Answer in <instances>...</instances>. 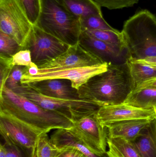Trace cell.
Listing matches in <instances>:
<instances>
[{"label": "cell", "mask_w": 156, "mask_h": 157, "mask_svg": "<svg viewBox=\"0 0 156 157\" xmlns=\"http://www.w3.org/2000/svg\"><path fill=\"white\" fill-rule=\"evenodd\" d=\"M103 63L78 42L70 46L65 52L55 59L41 63L38 67L41 70L63 69L87 67Z\"/></svg>", "instance_id": "11"}, {"label": "cell", "mask_w": 156, "mask_h": 157, "mask_svg": "<svg viewBox=\"0 0 156 157\" xmlns=\"http://www.w3.org/2000/svg\"><path fill=\"white\" fill-rule=\"evenodd\" d=\"M79 43L103 63H124L129 58L127 51L94 38L84 32H82Z\"/></svg>", "instance_id": "13"}, {"label": "cell", "mask_w": 156, "mask_h": 157, "mask_svg": "<svg viewBox=\"0 0 156 157\" xmlns=\"http://www.w3.org/2000/svg\"><path fill=\"white\" fill-rule=\"evenodd\" d=\"M0 133L5 142L35 152L40 135L11 115L0 111Z\"/></svg>", "instance_id": "10"}, {"label": "cell", "mask_w": 156, "mask_h": 157, "mask_svg": "<svg viewBox=\"0 0 156 157\" xmlns=\"http://www.w3.org/2000/svg\"><path fill=\"white\" fill-rule=\"evenodd\" d=\"M108 157H142L132 142L122 138L107 137Z\"/></svg>", "instance_id": "18"}, {"label": "cell", "mask_w": 156, "mask_h": 157, "mask_svg": "<svg viewBox=\"0 0 156 157\" xmlns=\"http://www.w3.org/2000/svg\"><path fill=\"white\" fill-rule=\"evenodd\" d=\"M128 59L132 61L135 62L143 63V64H146V65L156 68V56L148 57V58H145L142 59L134 60L131 59Z\"/></svg>", "instance_id": "33"}, {"label": "cell", "mask_w": 156, "mask_h": 157, "mask_svg": "<svg viewBox=\"0 0 156 157\" xmlns=\"http://www.w3.org/2000/svg\"><path fill=\"white\" fill-rule=\"evenodd\" d=\"M96 39L117 47L122 50L127 51L122 32L115 30H94L82 31Z\"/></svg>", "instance_id": "22"}, {"label": "cell", "mask_w": 156, "mask_h": 157, "mask_svg": "<svg viewBox=\"0 0 156 157\" xmlns=\"http://www.w3.org/2000/svg\"><path fill=\"white\" fill-rule=\"evenodd\" d=\"M142 157H156V121L145 129L141 135L132 142Z\"/></svg>", "instance_id": "17"}, {"label": "cell", "mask_w": 156, "mask_h": 157, "mask_svg": "<svg viewBox=\"0 0 156 157\" xmlns=\"http://www.w3.org/2000/svg\"><path fill=\"white\" fill-rule=\"evenodd\" d=\"M34 25L36 23L40 11V0H15Z\"/></svg>", "instance_id": "25"}, {"label": "cell", "mask_w": 156, "mask_h": 157, "mask_svg": "<svg viewBox=\"0 0 156 157\" xmlns=\"http://www.w3.org/2000/svg\"><path fill=\"white\" fill-rule=\"evenodd\" d=\"M121 32L129 59L156 56V17L150 11L137 12L125 22Z\"/></svg>", "instance_id": "4"}, {"label": "cell", "mask_w": 156, "mask_h": 157, "mask_svg": "<svg viewBox=\"0 0 156 157\" xmlns=\"http://www.w3.org/2000/svg\"><path fill=\"white\" fill-rule=\"evenodd\" d=\"M21 48L16 40L0 31V56L13 57Z\"/></svg>", "instance_id": "26"}, {"label": "cell", "mask_w": 156, "mask_h": 157, "mask_svg": "<svg viewBox=\"0 0 156 157\" xmlns=\"http://www.w3.org/2000/svg\"><path fill=\"white\" fill-rule=\"evenodd\" d=\"M69 10L79 19L92 15H102L101 6L94 0H63Z\"/></svg>", "instance_id": "20"}, {"label": "cell", "mask_w": 156, "mask_h": 157, "mask_svg": "<svg viewBox=\"0 0 156 157\" xmlns=\"http://www.w3.org/2000/svg\"><path fill=\"white\" fill-rule=\"evenodd\" d=\"M33 26L15 0H0V31L16 40L21 50L27 49Z\"/></svg>", "instance_id": "6"}, {"label": "cell", "mask_w": 156, "mask_h": 157, "mask_svg": "<svg viewBox=\"0 0 156 157\" xmlns=\"http://www.w3.org/2000/svg\"><path fill=\"white\" fill-rule=\"evenodd\" d=\"M153 109H154V112L155 115V120L156 121V105L154 106L153 108Z\"/></svg>", "instance_id": "37"}, {"label": "cell", "mask_w": 156, "mask_h": 157, "mask_svg": "<svg viewBox=\"0 0 156 157\" xmlns=\"http://www.w3.org/2000/svg\"><path fill=\"white\" fill-rule=\"evenodd\" d=\"M128 63L135 88L145 81L156 78V68L129 59Z\"/></svg>", "instance_id": "21"}, {"label": "cell", "mask_w": 156, "mask_h": 157, "mask_svg": "<svg viewBox=\"0 0 156 157\" xmlns=\"http://www.w3.org/2000/svg\"><path fill=\"white\" fill-rule=\"evenodd\" d=\"M69 47L34 25L27 40V49L31 52L32 62L38 66L61 55Z\"/></svg>", "instance_id": "9"}, {"label": "cell", "mask_w": 156, "mask_h": 157, "mask_svg": "<svg viewBox=\"0 0 156 157\" xmlns=\"http://www.w3.org/2000/svg\"><path fill=\"white\" fill-rule=\"evenodd\" d=\"M13 64L14 66H25L29 67L34 63L32 61L31 52L28 49L21 50L13 57Z\"/></svg>", "instance_id": "31"}, {"label": "cell", "mask_w": 156, "mask_h": 157, "mask_svg": "<svg viewBox=\"0 0 156 157\" xmlns=\"http://www.w3.org/2000/svg\"><path fill=\"white\" fill-rule=\"evenodd\" d=\"M134 88L127 60L108 63L107 71L90 78L78 93L80 98L97 102L101 107L124 103Z\"/></svg>", "instance_id": "1"}, {"label": "cell", "mask_w": 156, "mask_h": 157, "mask_svg": "<svg viewBox=\"0 0 156 157\" xmlns=\"http://www.w3.org/2000/svg\"><path fill=\"white\" fill-rule=\"evenodd\" d=\"M59 150L50 142L47 133L40 135L35 148V157H57Z\"/></svg>", "instance_id": "24"}, {"label": "cell", "mask_w": 156, "mask_h": 157, "mask_svg": "<svg viewBox=\"0 0 156 157\" xmlns=\"http://www.w3.org/2000/svg\"><path fill=\"white\" fill-rule=\"evenodd\" d=\"M82 31L94 30H115L103 18V15H92L80 19Z\"/></svg>", "instance_id": "23"}, {"label": "cell", "mask_w": 156, "mask_h": 157, "mask_svg": "<svg viewBox=\"0 0 156 157\" xmlns=\"http://www.w3.org/2000/svg\"><path fill=\"white\" fill-rule=\"evenodd\" d=\"M13 90L45 109L59 113L73 122L97 112L100 106L89 100L62 99L44 96L26 84H19Z\"/></svg>", "instance_id": "5"}, {"label": "cell", "mask_w": 156, "mask_h": 157, "mask_svg": "<svg viewBox=\"0 0 156 157\" xmlns=\"http://www.w3.org/2000/svg\"><path fill=\"white\" fill-rule=\"evenodd\" d=\"M124 103L140 109H153L156 105V87H149L133 90Z\"/></svg>", "instance_id": "19"}, {"label": "cell", "mask_w": 156, "mask_h": 157, "mask_svg": "<svg viewBox=\"0 0 156 157\" xmlns=\"http://www.w3.org/2000/svg\"><path fill=\"white\" fill-rule=\"evenodd\" d=\"M57 157H87L83 153L74 148H65L59 150Z\"/></svg>", "instance_id": "32"}, {"label": "cell", "mask_w": 156, "mask_h": 157, "mask_svg": "<svg viewBox=\"0 0 156 157\" xmlns=\"http://www.w3.org/2000/svg\"><path fill=\"white\" fill-rule=\"evenodd\" d=\"M14 66L12 57L0 56V92L5 86Z\"/></svg>", "instance_id": "27"}, {"label": "cell", "mask_w": 156, "mask_h": 157, "mask_svg": "<svg viewBox=\"0 0 156 157\" xmlns=\"http://www.w3.org/2000/svg\"><path fill=\"white\" fill-rule=\"evenodd\" d=\"M38 67L36 64L33 63L30 67H28V71L26 73L30 75H35L38 73Z\"/></svg>", "instance_id": "35"}, {"label": "cell", "mask_w": 156, "mask_h": 157, "mask_svg": "<svg viewBox=\"0 0 156 157\" xmlns=\"http://www.w3.org/2000/svg\"><path fill=\"white\" fill-rule=\"evenodd\" d=\"M153 120L139 119L120 121L107 124L103 127L107 130L108 137L122 138L134 142L149 126Z\"/></svg>", "instance_id": "15"}, {"label": "cell", "mask_w": 156, "mask_h": 157, "mask_svg": "<svg viewBox=\"0 0 156 157\" xmlns=\"http://www.w3.org/2000/svg\"><path fill=\"white\" fill-rule=\"evenodd\" d=\"M108 63L101 64L87 67L63 69H39L35 75L24 74L21 84H28L37 81L50 79H65L70 80L72 86L78 90L90 78L107 71Z\"/></svg>", "instance_id": "7"}, {"label": "cell", "mask_w": 156, "mask_h": 157, "mask_svg": "<svg viewBox=\"0 0 156 157\" xmlns=\"http://www.w3.org/2000/svg\"><path fill=\"white\" fill-rule=\"evenodd\" d=\"M101 7L110 10L132 7L138 3L139 0H94Z\"/></svg>", "instance_id": "29"}, {"label": "cell", "mask_w": 156, "mask_h": 157, "mask_svg": "<svg viewBox=\"0 0 156 157\" xmlns=\"http://www.w3.org/2000/svg\"><path fill=\"white\" fill-rule=\"evenodd\" d=\"M38 93L50 98L62 99H80L78 90L71 81L65 79H50L26 84Z\"/></svg>", "instance_id": "14"}, {"label": "cell", "mask_w": 156, "mask_h": 157, "mask_svg": "<svg viewBox=\"0 0 156 157\" xmlns=\"http://www.w3.org/2000/svg\"><path fill=\"white\" fill-rule=\"evenodd\" d=\"M0 157H6L5 149L3 145L1 144L0 145Z\"/></svg>", "instance_id": "36"}, {"label": "cell", "mask_w": 156, "mask_h": 157, "mask_svg": "<svg viewBox=\"0 0 156 157\" xmlns=\"http://www.w3.org/2000/svg\"><path fill=\"white\" fill-rule=\"evenodd\" d=\"M28 70V67L25 66H14L11 74L6 80L5 86L11 90H13L21 84L22 77Z\"/></svg>", "instance_id": "28"}, {"label": "cell", "mask_w": 156, "mask_h": 157, "mask_svg": "<svg viewBox=\"0 0 156 157\" xmlns=\"http://www.w3.org/2000/svg\"><path fill=\"white\" fill-rule=\"evenodd\" d=\"M149 87H156V78L143 82L142 84L136 86L135 88L133 90L141 89Z\"/></svg>", "instance_id": "34"}, {"label": "cell", "mask_w": 156, "mask_h": 157, "mask_svg": "<svg viewBox=\"0 0 156 157\" xmlns=\"http://www.w3.org/2000/svg\"><path fill=\"white\" fill-rule=\"evenodd\" d=\"M0 111L27 124L40 134L51 130H69L73 121L59 113L45 109L5 86L0 92Z\"/></svg>", "instance_id": "2"}, {"label": "cell", "mask_w": 156, "mask_h": 157, "mask_svg": "<svg viewBox=\"0 0 156 157\" xmlns=\"http://www.w3.org/2000/svg\"><path fill=\"white\" fill-rule=\"evenodd\" d=\"M49 140L58 150L74 148L80 151L87 157H108L107 155L100 156L93 153L82 140L67 129H57L52 134Z\"/></svg>", "instance_id": "16"}, {"label": "cell", "mask_w": 156, "mask_h": 157, "mask_svg": "<svg viewBox=\"0 0 156 157\" xmlns=\"http://www.w3.org/2000/svg\"><path fill=\"white\" fill-rule=\"evenodd\" d=\"M40 3L35 25L68 46L78 43L82 32L80 19L70 12L63 0H40Z\"/></svg>", "instance_id": "3"}, {"label": "cell", "mask_w": 156, "mask_h": 157, "mask_svg": "<svg viewBox=\"0 0 156 157\" xmlns=\"http://www.w3.org/2000/svg\"><path fill=\"white\" fill-rule=\"evenodd\" d=\"M97 117L102 126L114 122L139 119H155L153 109H140L123 103L99 108Z\"/></svg>", "instance_id": "12"}, {"label": "cell", "mask_w": 156, "mask_h": 157, "mask_svg": "<svg viewBox=\"0 0 156 157\" xmlns=\"http://www.w3.org/2000/svg\"><path fill=\"white\" fill-rule=\"evenodd\" d=\"M97 112L73 122L69 131L82 141L88 148L100 156L106 155L107 132L97 119Z\"/></svg>", "instance_id": "8"}, {"label": "cell", "mask_w": 156, "mask_h": 157, "mask_svg": "<svg viewBox=\"0 0 156 157\" xmlns=\"http://www.w3.org/2000/svg\"><path fill=\"white\" fill-rule=\"evenodd\" d=\"M6 157H35V152L5 142L3 144Z\"/></svg>", "instance_id": "30"}]
</instances>
